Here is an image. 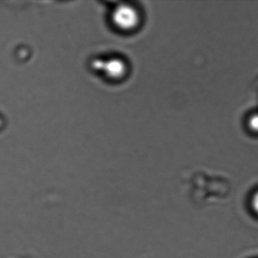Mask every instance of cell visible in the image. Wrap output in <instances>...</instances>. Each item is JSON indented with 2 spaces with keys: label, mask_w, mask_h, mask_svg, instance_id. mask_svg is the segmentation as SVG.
<instances>
[{
  "label": "cell",
  "mask_w": 258,
  "mask_h": 258,
  "mask_svg": "<svg viewBox=\"0 0 258 258\" xmlns=\"http://www.w3.org/2000/svg\"><path fill=\"white\" fill-rule=\"evenodd\" d=\"M249 127L255 133H258V113H254L248 120Z\"/></svg>",
  "instance_id": "3957f363"
},
{
  "label": "cell",
  "mask_w": 258,
  "mask_h": 258,
  "mask_svg": "<svg viewBox=\"0 0 258 258\" xmlns=\"http://www.w3.org/2000/svg\"><path fill=\"white\" fill-rule=\"evenodd\" d=\"M252 207L254 210L258 214V192L254 195L253 199H252Z\"/></svg>",
  "instance_id": "277c9868"
},
{
  "label": "cell",
  "mask_w": 258,
  "mask_h": 258,
  "mask_svg": "<svg viewBox=\"0 0 258 258\" xmlns=\"http://www.w3.org/2000/svg\"><path fill=\"white\" fill-rule=\"evenodd\" d=\"M1 125H2V120H1V119H0V126H1Z\"/></svg>",
  "instance_id": "5b68a950"
},
{
  "label": "cell",
  "mask_w": 258,
  "mask_h": 258,
  "mask_svg": "<svg viewBox=\"0 0 258 258\" xmlns=\"http://www.w3.org/2000/svg\"><path fill=\"white\" fill-rule=\"evenodd\" d=\"M111 20L117 29L131 31L135 29L140 22V15L138 10L131 5H117L111 14Z\"/></svg>",
  "instance_id": "7a4b0ae2"
},
{
  "label": "cell",
  "mask_w": 258,
  "mask_h": 258,
  "mask_svg": "<svg viewBox=\"0 0 258 258\" xmlns=\"http://www.w3.org/2000/svg\"><path fill=\"white\" fill-rule=\"evenodd\" d=\"M91 67L96 72L112 81L122 79L127 70L125 60L116 56L95 58L91 62Z\"/></svg>",
  "instance_id": "6da1fadb"
}]
</instances>
